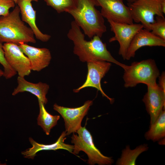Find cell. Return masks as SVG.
<instances>
[{
	"label": "cell",
	"mask_w": 165,
	"mask_h": 165,
	"mask_svg": "<svg viewBox=\"0 0 165 165\" xmlns=\"http://www.w3.org/2000/svg\"><path fill=\"white\" fill-rule=\"evenodd\" d=\"M155 21L151 25L150 31L154 35L165 40V19L156 16Z\"/></svg>",
	"instance_id": "7402d4cb"
},
{
	"label": "cell",
	"mask_w": 165,
	"mask_h": 165,
	"mask_svg": "<svg viewBox=\"0 0 165 165\" xmlns=\"http://www.w3.org/2000/svg\"><path fill=\"white\" fill-rule=\"evenodd\" d=\"M15 2L16 5V2L17 0H13Z\"/></svg>",
	"instance_id": "f1b7e54d"
},
{
	"label": "cell",
	"mask_w": 165,
	"mask_h": 165,
	"mask_svg": "<svg viewBox=\"0 0 165 165\" xmlns=\"http://www.w3.org/2000/svg\"><path fill=\"white\" fill-rule=\"evenodd\" d=\"M71 26L67 36L73 43V53L81 61H104L113 63L123 69L125 68L127 65L119 62L112 57L100 37L95 35L90 40L87 41L81 28L74 20L71 22Z\"/></svg>",
	"instance_id": "6da1fadb"
},
{
	"label": "cell",
	"mask_w": 165,
	"mask_h": 165,
	"mask_svg": "<svg viewBox=\"0 0 165 165\" xmlns=\"http://www.w3.org/2000/svg\"><path fill=\"white\" fill-rule=\"evenodd\" d=\"M165 136V111L163 110L157 119L150 125L149 130L146 132L145 137L147 140L157 141Z\"/></svg>",
	"instance_id": "d6986e66"
},
{
	"label": "cell",
	"mask_w": 165,
	"mask_h": 165,
	"mask_svg": "<svg viewBox=\"0 0 165 165\" xmlns=\"http://www.w3.org/2000/svg\"><path fill=\"white\" fill-rule=\"evenodd\" d=\"M165 46V40L154 35L151 32L143 28L133 38L127 53L126 60H129L135 56L136 51L145 46Z\"/></svg>",
	"instance_id": "4fadbf2b"
},
{
	"label": "cell",
	"mask_w": 165,
	"mask_h": 165,
	"mask_svg": "<svg viewBox=\"0 0 165 165\" xmlns=\"http://www.w3.org/2000/svg\"><path fill=\"white\" fill-rule=\"evenodd\" d=\"M18 85L14 90L12 95L14 96L20 93L28 92L37 97L44 105L46 104L48 100L46 95L49 89V86L47 84L39 82L33 83L28 81L24 77L18 76L17 79Z\"/></svg>",
	"instance_id": "e0dca14e"
},
{
	"label": "cell",
	"mask_w": 165,
	"mask_h": 165,
	"mask_svg": "<svg viewBox=\"0 0 165 165\" xmlns=\"http://www.w3.org/2000/svg\"><path fill=\"white\" fill-rule=\"evenodd\" d=\"M107 21L111 31L114 34V36L109 38V42H118L119 45V54L125 60L131 42L136 34L143 28V26L140 23L128 24L116 22L110 20Z\"/></svg>",
	"instance_id": "52a82bcc"
},
{
	"label": "cell",
	"mask_w": 165,
	"mask_h": 165,
	"mask_svg": "<svg viewBox=\"0 0 165 165\" xmlns=\"http://www.w3.org/2000/svg\"><path fill=\"white\" fill-rule=\"evenodd\" d=\"M19 46L28 58L31 70L39 72L48 67L50 64L52 56L48 49L35 47L26 43H22Z\"/></svg>",
	"instance_id": "5bb4252c"
},
{
	"label": "cell",
	"mask_w": 165,
	"mask_h": 165,
	"mask_svg": "<svg viewBox=\"0 0 165 165\" xmlns=\"http://www.w3.org/2000/svg\"><path fill=\"white\" fill-rule=\"evenodd\" d=\"M101 7V13L107 20L128 24L133 21L128 6L123 0H96Z\"/></svg>",
	"instance_id": "30bf717a"
},
{
	"label": "cell",
	"mask_w": 165,
	"mask_h": 165,
	"mask_svg": "<svg viewBox=\"0 0 165 165\" xmlns=\"http://www.w3.org/2000/svg\"><path fill=\"white\" fill-rule=\"evenodd\" d=\"M18 6H15L8 14L0 16V42L19 45L22 43H36L31 29L20 16Z\"/></svg>",
	"instance_id": "3957f363"
},
{
	"label": "cell",
	"mask_w": 165,
	"mask_h": 165,
	"mask_svg": "<svg viewBox=\"0 0 165 165\" xmlns=\"http://www.w3.org/2000/svg\"><path fill=\"white\" fill-rule=\"evenodd\" d=\"M72 135L71 143L74 144L72 153L78 155L82 151L87 155V163L90 165L97 164L99 165H111L113 162L112 157L104 155L94 145L92 136L85 126L81 127Z\"/></svg>",
	"instance_id": "5b68a950"
},
{
	"label": "cell",
	"mask_w": 165,
	"mask_h": 165,
	"mask_svg": "<svg viewBox=\"0 0 165 165\" xmlns=\"http://www.w3.org/2000/svg\"><path fill=\"white\" fill-rule=\"evenodd\" d=\"M4 72L3 71H2L1 69H0V79L3 75Z\"/></svg>",
	"instance_id": "4316f807"
},
{
	"label": "cell",
	"mask_w": 165,
	"mask_h": 165,
	"mask_svg": "<svg viewBox=\"0 0 165 165\" xmlns=\"http://www.w3.org/2000/svg\"><path fill=\"white\" fill-rule=\"evenodd\" d=\"M67 136L65 131H63L57 140L54 143L49 145H44L39 143L31 138H29V141L32 147L25 151L22 152L21 154L25 158L33 159L38 152L42 150H56L63 149L68 151L72 153L73 149V145L65 144L64 141Z\"/></svg>",
	"instance_id": "2e32d148"
},
{
	"label": "cell",
	"mask_w": 165,
	"mask_h": 165,
	"mask_svg": "<svg viewBox=\"0 0 165 165\" xmlns=\"http://www.w3.org/2000/svg\"><path fill=\"white\" fill-rule=\"evenodd\" d=\"M38 101L39 113L37 118V123L47 135L50 134L51 129L57 124L60 119L59 115H52L49 113L46 109L44 104Z\"/></svg>",
	"instance_id": "ac0fdd59"
},
{
	"label": "cell",
	"mask_w": 165,
	"mask_h": 165,
	"mask_svg": "<svg viewBox=\"0 0 165 165\" xmlns=\"http://www.w3.org/2000/svg\"><path fill=\"white\" fill-rule=\"evenodd\" d=\"M2 43L0 42V64L4 68L3 76L6 79H8L15 76L17 73L7 62L5 57L3 45Z\"/></svg>",
	"instance_id": "603a6c76"
},
{
	"label": "cell",
	"mask_w": 165,
	"mask_h": 165,
	"mask_svg": "<svg viewBox=\"0 0 165 165\" xmlns=\"http://www.w3.org/2000/svg\"><path fill=\"white\" fill-rule=\"evenodd\" d=\"M5 58L9 65L18 74L24 77L31 72L29 60L19 46L11 43H5L3 46Z\"/></svg>",
	"instance_id": "8fae6325"
},
{
	"label": "cell",
	"mask_w": 165,
	"mask_h": 165,
	"mask_svg": "<svg viewBox=\"0 0 165 165\" xmlns=\"http://www.w3.org/2000/svg\"><path fill=\"white\" fill-rule=\"evenodd\" d=\"M93 103L92 100L86 101L82 106L69 108L59 106L57 104L53 105V108L58 112L64 119L67 135L74 133L82 127L81 123L86 115Z\"/></svg>",
	"instance_id": "ba28073f"
},
{
	"label": "cell",
	"mask_w": 165,
	"mask_h": 165,
	"mask_svg": "<svg viewBox=\"0 0 165 165\" xmlns=\"http://www.w3.org/2000/svg\"><path fill=\"white\" fill-rule=\"evenodd\" d=\"M147 91L142 101L150 117V125L156 120L165 108V92L157 84L147 86Z\"/></svg>",
	"instance_id": "7c38bea8"
},
{
	"label": "cell",
	"mask_w": 165,
	"mask_h": 165,
	"mask_svg": "<svg viewBox=\"0 0 165 165\" xmlns=\"http://www.w3.org/2000/svg\"><path fill=\"white\" fill-rule=\"evenodd\" d=\"M159 86L165 92V74L164 72H162L159 77Z\"/></svg>",
	"instance_id": "d4e9b609"
},
{
	"label": "cell",
	"mask_w": 165,
	"mask_h": 165,
	"mask_svg": "<svg viewBox=\"0 0 165 165\" xmlns=\"http://www.w3.org/2000/svg\"><path fill=\"white\" fill-rule=\"evenodd\" d=\"M162 0H137L127 3L133 21L141 24L143 28L150 31L151 25L155 21V16L164 17L161 7Z\"/></svg>",
	"instance_id": "8992f818"
},
{
	"label": "cell",
	"mask_w": 165,
	"mask_h": 165,
	"mask_svg": "<svg viewBox=\"0 0 165 165\" xmlns=\"http://www.w3.org/2000/svg\"><path fill=\"white\" fill-rule=\"evenodd\" d=\"M88 72L84 83L78 88L74 89V93H78L82 89L92 87L99 91L103 97L108 99L111 103L114 101L108 97L103 91L101 86V80L108 72L111 66L109 62L101 61H95L87 62Z\"/></svg>",
	"instance_id": "9c48e42d"
},
{
	"label": "cell",
	"mask_w": 165,
	"mask_h": 165,
	"mask_svg": "<svg viewBox=\"0 0 165 165\" xmlns=\"http://www.w3.org/2000/svg\"><path fill=\"white\" fill-rule=\"evenodd\" d=\"M161 7L162 13L165 14V0H162L161 3Z\"/></svg>",
	"instance_id": "484cf974"
},
{
	"label": "cell",
	"mask_w": 165,
	"mask_h": 165,
	"mask_svg": "<svg viewBox=\"0 0 165 165\" xmlns=\"http://www.w3.org/2000/svg\"><path fill=\"white\" fill-rule=\"evenodd\" d=\"M46 5L55 9L57 13H67L75 7V0H44Z\"/></svg>",
	"instance_id": "44dd1931"
},
{
	"label": "cell",
	"mask_w": 165,
	"mask_h": 165,
	"mask_svg": "<svg viewBox=\"0 0 165 165\" xmlns=\"http://www.w3.org/2000/svg\"><path fill=\"white\" fill-rule=\"evenodd\" d=\"M136 0H127V1L128 3H131L133 2Z\"/></svg>",
	"instance_id": "83f0119b"
},
{
	"label": "cell",
	"mask_w": 165,
	"mask_h": 165,
	"mask_svg": "<svg viewBox=\"0 0 165 165\" xmlns=\"http://www.w3.org/2000/svg\"><path fill=\"white\" fill-rule=\"evenodd\" d=\"M123 78L126 88L132 87L139 83L147 86L157 84L160 72L155 61L152 59L134 62L124 69Z\"/></svg>",
	"instance_id": "277c9868"
},
{
	"label": "cell",
	"mask_w": 165,
	"mask_h": 165,
	"mask_svg": "<svg viewBox=\"0 0 165 165\" xmlns=\"http://www.w3.org/2000/svg\"><path fill=\"white\" fill-rule=\"evenodd\" d=\"M33 1L38 0H17L16 4L19 8L22 20L28 24L34 32L36 38L43 42L48 41L51 38L50 35L42 33L37 27L36 23V11L32 6Z\"/></svg>",
	"instance_id": "9a60e30c"
},
{
	"label": "cell",
	"mask_w": 165,
	"mask_h": 165,
	"mask_svg": "<svg viewBox=\"0 0 165 165\" xmlns=\"http://www.w3.org/2000/svg\"><path fill=\"white\" fill-rule=\"evenodd\" d=\"M75 7L67 13L89 38L97 35L101 38L107 28L104 18L96 8L99 6L96 0H75Z\"/></svg>",
	"instance_id": "7a4b0ae2"
},
{
	"label": "cell",
	"mask_w": 165,
	"mask_h": 165,
	"mask_svg": "<svg viewBox=\"0 0 165 165\" xmlns=\"http://www.w3.org/2000/svg\"><path fill=\"white\" fill-rule=\"evenodd\" d=\"M16 4L13 0H0V16L8 14L10 9L14 8Z\"/></svg>",
	"instance_id": "cb8c5ba5"
},
{
	"label": "cell",
	"mask_w": 165,
	"mask_h": 165,
	"mask_svg": "<svg viewBox=\"0 0 165 165\" xmlns=\"http://www.w3.org/2000/svg\"><path fill=\"white\" fill-rule=\"evenodd\" d=\"M146 144L141 145L133 150H131L127 146L122 151L121 157L116 162L117 165H135L136 160L142 152L148 149Z\"/></svg>",
	"instance_id": "ffe728a7"
}]
</instances>
